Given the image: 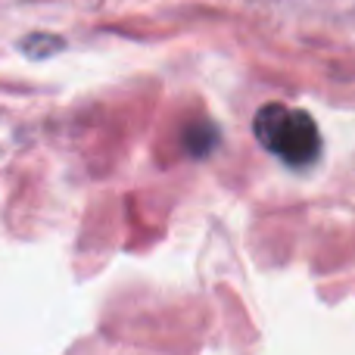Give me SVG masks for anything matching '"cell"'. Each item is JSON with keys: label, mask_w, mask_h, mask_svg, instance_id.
I'll list each match as a JSON object with an SVG mask.
<instances>
[{"label": "cell", "mask_w": 355, "mask_h": 355, "mask_svg": "<svg viewBox=\"0 0 355 355\" xmlns=\"http://www.w3.org/2000/svg\"><path fill=\"white\" fill-rule=\"evenodd\" d=\"M256 137L268 153H275L281 162L293 168L312 166L321 153V135L315 128L312 116L302 110H290L281 103H268L259 110L256 122Z\"/></svg>", "instance_id": "cell-1"}]
</instances>
